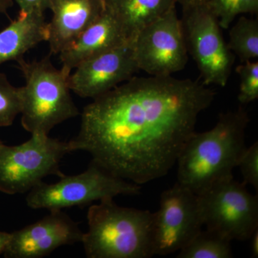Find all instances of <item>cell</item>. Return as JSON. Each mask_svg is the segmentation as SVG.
<instances>
[{
  "instance_id": "6da1fadb",
  "label": "cell",
  "mask_w": 258,
  "mask_h": 258,
  "mask_svg": "<svg viewBox=\"0 0 258 258\" xmlns=\"http://www.w3.org/2000/svg\"><path fill=\"white\" fill-rule=\"evenodd\" d=\"M215 97L193 80L134 76L84 107L70 152H87L95 164L134 184L159 179L175 165Z\"/></svg>"
},
{
  "instance_id": "7a4b0ae2",
  "label": "cell",
  "mask_w": 258,
  "mask_h": 258,
  "mask_svg": "<svg viewBox=\"0 0 258 258\" xmlns=\"http://www.w3.org/2000/svg\"><path fill=\"white\" fill-rule=\"evenodd\" d=\"M248 114L240 107L222 113L208 132H195L180 153L177 183L201 195L213 185L233 177L245 145Z\"/></svg>"
},
{
  "instance_id": "3957f363",
  "label": "cell",
  "mask_w": 258,
  "mask_h": 258,
  "mask_svg": "<svg viewBox=\"0 0 258 258\" xmlns=\"http://www.w3.org/2000/svg\"><path fill=\"white\" fill-rule=\"evenodd\" d=\"M88 230L81 243L88 258H149L152 213L123 208L111 200L91 205L87 214Z\"/></svg>"
},
{
  "instance_id": "277c9868",
  "label": "cell",
  "mask_w": 258,
  "mask_h": 258,
  "mask_svg": "<svg viewBox=\"0 0 258 258\" xmlns=\"http://www.w3.org/2000/svg\"><path fill=\"white\" fill-rule=\"evenodd\" d=\"M50 57L17 61L25 81L20 87L21 123L31 135H48L56 125L81 115L71 96L69 75L55 67Z\"/></svg>"
},
{
  "instance_id": "5b68a950",
  "label": "cell",
  "mask_w": 258,
  "mask_h": 258,
  "mask_svg": "<svg viewBox=\"0 0 258 258\" xmlns=\"http://www.w3.org/2000/svg\"><path fill=\"white\" fill-rule=\"evenodd\" d=\"M140 185L115 176L91 161L88 169L76 175H62L54 184L43 181L28 191L26 203L33 210H62L86 207L118 195L140 193Z\"/></svg>"
},
{
  "instance_id": "8992f818",
  "label": "cell",
  "mask_w": 258,
  "mask_h": 258,
  "mask_svg": "<svg viewBox=\"0 0 258 258\" xmlns=\"http://www.w3.org/2000/svg\"><path fill=\"white\" fill-rule=\"evenodd\" d=\"M69 153V142L48 135L32 134L20 145L0 144V191L26 193L46 176L60 177V161Z\"/></svg>"
},
{
  "instance_id": "52a82bcc",
  "label": "cell",
  "mask_w": 258,
  "mask_h": 258,
  "mask_svg": "<svg viewBox=\"0 0 258 258\" xmlns=\"http://www.w3.org/2000/svg\"><path fill=\"white\" fill-rule=\"evenodd\" d=\"M182 13L186 47L198 66L203 84L225 87L235 56L224 40L217 17L208 3L182 8Z\"/></svg>"
},
{
  "instance_id": "ba28073f",
  "label": "cell",
  "mask_w": 258,
  "mask_h": 258,
  "mask_svg": "<svg viewBox=\"0 0 258 258\" xmlns=\"http://www.w3.org/2000/svg\"><path fill=\"white\" fill-rule=\"evenodd\" d=\"M204 225L230 240H249L258 228V199L230 178L198 195Z\"/></svg>"
},
{
  "instance_id": "9c48e42d",
  "label": "cell",
  "mask_w": 258,
  "mask_h": 258,
  "mask_svg": "<svg viewBox=\"0 0 258 258\" xmlns=\"http://www.w3.org/2000/svg\"><path fill=\"white\" fill-rule=\"evenodd\" d=\"M203 226L198 195L176 182L161 193L160 207L152 213L153 255L179 252Z\"/></svg>"
},
{
  "instance_id": "30bf717a",
  "label": "cell",
  "mask_w": 258,
  "mask_h": 258,
  "mask_svg": "<svg viewBox=\"0 0 258 258\" xmlns=\"http://www.w3.org/2000/svg\"><path fill=\"white\" fill-rule=\"evenodd\" d=\"M132 44L139 71L149 76H170L187 63L189 52L176 6L145 27Z\"/></svg>"
},
{
  "instance_id": "8fae6325",
  "label": "cell",
  "mask_w": 258,
  "mask_h": 258,
  "mask_svg": "<svg viewBox=\"0 0 258 258\" xmlns=\"http://www.w3.org/2000/svg\"><path fill=\"white\" fill-rule=\"evenodd\" d=\"M139 71L132 44L127 42L80 63L69 77L70 89L83 98L105 94Z\"/></svg>"
},
{
  "instance_id": "7c38bea8",
  "label": "cell",
  "mask_w": 258,
  "mask_h": 258,
  "mask_svg": "<svg viewBox=\"0 0 258 258\" xmlns=\"http://www.w3.org/2000/svg\"><path fill=\"white\" fill-rule=\"evenodd\" d=\"M49 212L41 220L11 232L5 257L41 258L61 246L81 242L79 223L62 210Z\"/></svg>"
},
{
  "instance_id": "4fadbf2b",
  "label": "cell",
  "mask_w": 258,
  "mask_h": 258,
  "mask_svg": "<svg viewBox=\"0 0 258 258\" xmlns=\"http://www.w3.org/2000/svg\"><path fill=\"white\" fill-rule=\"evenodd\" d=\"M47 42L52 55L60 53L99 18L105 7L99 0H52Z\"/></svg>"
},
{
  "instance_id": "5bb4252c",
  "label": "cell",
  "mask_w": 258,
  "mask_h": 258,
  "mask_svg": "<svg viewBox=\"0 0 258 258\" xmlns=\"http://www.w3.org/2000/svg\"><path fill=\"white\" fill-rule=\"evenodd\" d=\"M127 42L118 23L105 8L94 23L59 53L61 69L70 76L83 61Z\"/></svg>"
},
{
  "instance_id": "9a60e30c",
  "label": "cell",
  "mask_w": 258,
  "mask_h": 258,
  "mask_svg": "<svg viewBox=\"0 0 258 258\" xmlns=\"http://www.w3.org/2000/svg\"><path fill=\"white\" fill-rule=\"evenodd\" d=\"M48 36L44 13L20 12L18 18L0 31V66L24 58L29 50L47 42Z\"/></svg>"
},
{
  "instance_id": "2e32d148",
  "label": "cell",
  "mask_w": 258,
  "mask_h": 258,
  "mask_svg": "<svg viewBox=\"0 0 258 258\" xmlns=\"http://www.w3.org/2000/svg\"><path fill=\"white\" fill-rule=\"evenodd\" d=\"M174 0H106L105 8L113 17L127 42L176 6Z\"/></svg>"
},
{
  "instance_id": "e0dca14e",
  "label": "cell",
  "mask_w": 258,
  "mask_h": 258,
  "mask_svg": "<svg viewBox=\"0 0 258 258\" xmlns=\"http://www.w3.org/2000/svg\"><path fill=\"white\" fill-rule=\"evenodd\" d=\"M230 239L215 231L202 230L180 249L177 258H230L233 257Z\"/></svg>"
},
{
  "instance_id": "ac0fdd59",
  "label": "cell",
  "mask_w": 258,
  "mask_h": 258,
  "mask_svg": "<svg viewBox=\"0 0 258 258\" xmlns=\"http://www.w3.org/2000/svg\"><path fill=\"white\" fill-rule=\"evenodd\" d=\"M229 36L227 45L241 62L257 60V20L241 17L230 29Z\"/></svg>"
},
{
  "instance_id": "d6986e66",
  "label": "cell",
  "mask_w": 258,
  "mask_h": 258,
  "mask_svg": "<svg viewBox=\"0 0 258 258\" xmlns=\"http://www.w3.org/2000/svg\"><path fill=\"white\" fill-rule=\"evenodd\" d=\"M208 3L222 29L230 28L238 15L258 11V0H209Z\"/></svg>"
},
{
  "instance_id": "ffe728a7",
  "label": "cell",
  "mask_w": 258,
  "mask_h": 258,
  "mask_svg": "<svg viewBox=\"0 0 258 258\" xmlns=\"http://www.w3.org/2000/svg\"><path fill=\"white\" fill-rule=\"evenodd\" d=\"M21 109L20 87H15L8 76L0 72V128L13 125Z\"/></svg>"
},
{
  "instance_id": "44dd1931",
  "label": "cell",
  "mask_w": 258,
  "mask_h": 258,
  "mask_svg": "<svg viewBox=\"0 0 258 258\" xmlns=\"http://www.w3.org/2000/svg\"><path fill=\"white\" fill-rule=\"evenodd\" d=\"M240 78L238 101L241 104H247L258 98V61L242 62L236 68Z\"/></svg>"
},
{
  "instance_id": "7402d4cb",
  "label": "cell",
  "mask_w": 258,
  "mask_h": 258,
  "mask_svg": "<svg viewBox=\"0 0 258 258\" xmlns=\"http://www.w3.org/2000/svg\"><path fill=\"white\" fill-rule=\"evenodd\" d=\"M237 166L240 167L244 185L250 184L258 189V142L246 147L239 159Z\"/></svg>"
},
{
  "instance_id": "603a6c76",
  "label": "cell",
  "mask_w": 258,
  "mask_h": 258,
  "mask_svg": "<svg viewBox=\"0 0 258 258\" xmlns=\"http://www.w3.org/2000/svg\"><path fill=\"white\" fill-rule=\"evenodd\" d=\"M18 4L21 13H44L50 10L52 0H13Z\"/></svg>"
},
{
  "instance_id": "cb8c5ba5",
  "label": "cell",
  "mask_w": 258,
  "mask_h": 258,
  "mask_svg": "<svg viewBox=\"0 0 258 258\" xmlns=\"http://www.w3.org/2000/svg\"><path fill=\"white\" fill-rule=\"evenodd\" d=\"M249 240H250V252L252 257H258V228L252 232Z\"/></svg>"
},
{
  "instance_id": "d4e9b609",
  "label": "cell",
  "mask_w": 258,
  "mask_h": 258,
  "mask_svg": "<svg viewBox=\"0 0 258 258\" xmlns=\"http://www.w3.org/2000/svg\"><path fill=\"white\" fill-rule=\"evenodd\" d=\"M11 233L0 231V255L4 254L10 239Z\"/></svg>"
},
{
  "instance_id": "484cf974",
  "label": "cell",
  "mask_w": 258,
  "mask_h": 258,
  "mask_svg": "<svg viewBox=\"0 0 258 258\" xmlns=\"http://www.w3.org/2000/svg\"><path fill=\"white\" fill-rule=\"evenodd\" d=\"M208 1L209 0H174L176 4L181 5L182 8L193 6V5L203 4V3H208Z\"/></svg>"
},
{
  "instance_id": "4316f807",
  "label": "cell",
  "mask_w": 258,
  "mask_h": 258,
  "mask_svg": "<svg viewBox=\"0 0 258 258\" xmlns=\"http://www.w3.org/2000/svg\"><path fill=\"white\" fill-rule=\"evenodd\" d=\"M13 5V0H0V15L6 14Z\"/></svg>"
},
{
  "instance_id": "83f0119b",
  "label": "cell",
  "mask_w": 258,
  "mask_h": 258,
  "mask_svg": "<svg viewBox=\"0 0 258 258\" xmlns=\"http://www.w3.org/2000/svg\"><path fill=\"white\" fill-rule=\"evenodd\" d=\"M100 2L103 5V6L105 7V4H106V0H99Z\"/></svg>"
},
{
  "instance_id": "f1b7e54d",
  "label": "cell",
  "mask_w": 258,
  "mask_h": 258,
  "mask_svg": "<svg viewBox=\"0 0 258 258\" xmlns=\"http://www.w3.org/2000/svg\"><path fill=\"white\" fill-rule=\"evenodd\" d=\"M3 144V142H2L1 140H0V144Z\"/></svg>"
}]
</instances>
